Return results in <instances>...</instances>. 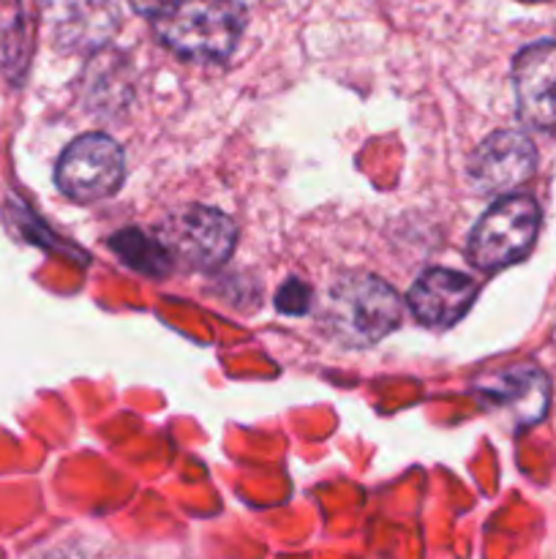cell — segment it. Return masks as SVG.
<instances>
[{"instance_id": "obj_1", "label": "cell", "mask_w": 556, "mask_h": 559, "mask_svg": "<svg viewBox=\"0 0 556 559\" xmlns=\"http://www.w3.org/2000/svg\"><path fill=\"white\" fill-rule=\"evenodd\" d=\"M243 9L238 0H180L156 20V36L189 60H223L240 41Z\"/></svg>"}, {"instance_id": "obj_2", "label": "cell", "mask_w": 556, "mask_h": 559, "mask_svg": "<svg viewBox=\"0 0 556 559\" xmlns=\"http://www.w3.org/2000/svg\"><path fill=\"white\" fill-rule=\"evenodd\" d=\"M401 320V300L374 276H347L336 284L327 306V325L347 344H374Z\"/></svg>"}, {"instance_id": "obj_3", "label": "cell", "mask_w": 556, "mask_h": 559, "mask_svg": "<svg viewBox=\"0 0 556 559\" xmlns=\"http://www.w3.org/2000/svg\"><path fill=\"white\" fill-rule=\"evenodd\" d=\"M540 227V207L532 197L512 194L496 202L469 240V257L483 271L512 265L532 249Z\"/></svg>"}, {"instance_id": "obj_4", "label": "cell", "mask_w": 556, "mask_h": 559, "mask_svg": "<svg viewBox=\"0 0 556 559\" xmlns=\"http://www.w3.org/2000/svg\"><path fill=\"white\" fill-rule=\"evenodd\" d=\"M123 151L104 134H85L71 142L58 162V186L76 202H96L123 183Z\"/></svg>"}, {"instance_id": "obj_5", "label": "cell", "mask_w": 556, "mask_h": 559, "mask_svg": "<svg viewBox=\"0 0 556 559\" xmlns=\"http://www.w3.org/2000/svg\"><path fill=\"white\" fill-rule=\"evenodd\" d=\"M41 14L55 47L65 52L104 47L120 25L118 0H41Z\"/></svg>"}, {"instance_id": "obj_6", "label": "cell", "mask_w": 556, "mask_h": 559, "mask_svg": "<svg viewBox=\"0 0 556 559\" xmlns=\"http://www.w3.org/2000/svg\"><path fill=\"white\" fill-rule=\"evenodd\" d=\"M234 224L223 213L210 207H189L174 216L161 240L169 257H178L191 267H216L229 257L234 246Z\"/></svg>"}, {"instance_id": "obj_7", "label": "cell", "mask_w": 556, "mask_h": 559, "mask_svg": "<svg viewBox=\"0 0 556 559\" xmlns=\"http://www.w3.org/2000/svg\"><path fill=\"white\" fill-rule=\"evenodd\" d=\"M537 153L532 140L521 131H496L474 151L469 173L474 186L485 194H505L518 189L534 173Z\"/></svg>"}, {"instance_id": "obj_8", "label": "cell", "mask_w": 556, "mask_h": 559, "mask_svg": "<svg viewBox=\"0 0 556 559\" xmlns=\"http://www.w3.org/2000/svg\"><path fill=\"white\" fill-rule=\"evenodd\" d=\"M518 112L534 129H556V41L521 49L512 66Z\"/></svg>"}, {"instance_id": "obj_9", "label": "cell", "mask_w": 556, "mask_h": 559, "mask_svg": "<svg viewBox=\"0 0 556 559\" xmlns=\"http://www.w3.org/2000/svg\"><path fill=\"white\" fill-rule=\"evenodd\" d=\"M478 287L469 276L456 271L423 273L409 293V309L423 325H452L472 306Z\"/></svg>"}, {"instance_id": "obj_10", "label": "cell", "mask_w": 556, "mask_h": 559, "mask_svg": "<svg viewBox=\"0 0 556 559\" xmlns=\"http://www.w3.org/2000/svg\"><path fill=\"white\" fill-rule=\"evenodd\" d=\"M478 393L488 399L496 409L516 415L521 426L543 418L545 404H548V382L537 369H529V366L499 371L488 382H480Z\"/></svg>"}, {"instance_id": "obj_11", "label": "cell", "mask_w": 556, "mask_h": 559, "mask_svg": "<svg viewBox=\"0 0 556 559\" xmlns=\"http://www.w3.org/2000/svg\"><path fill=\"white\" fill-rule=\"evenodd\" d=\"M112 249L123 257V262H129L131 267L142 273H150V276H161L169 267V251L164 249V243L158 238H147V235L129 229V233H118L112 238Z\"/></svg>"}, {"instance_id": "obj_12", "label": "cell", "mask_w": 556, "mask_h": 559, "mask_svg": "<svg viewBox=\"0 0 556 559\" xmlns=\"http://www.w3.org/2000/svg\"><path fill=\"white\" fill-rule=\"evenodd\" d=\"M25 16H22L20 0H11L5 11H0V71L11 80L25 69Z\"/></svg>"}, {"instance_id": "obj_13", "label": "cell", "mask_w": 556, "mask_h": 559, "mask_svg": "<svg viewBox=\"0 0 556 559\" xmlns=\"http://www.w3.org/2000/svg\"><path fill=\"white\" fill-rule=\"evenodd\" d=\"M311 304V289L303 282H287L278 293V309L287 311V314H300V311L309 309Z\"/></svg>"}, {"instance_id": "obj_14", "label": "cell", "mask_w": 556, "mask_h": 559, "mask_svg": "<svg viewBox=\"0 0 556 559\" xmlns=\"http://www.w3.org/2000/svg\"><path fill=\"white\" fill-rule=\"evenodd\" d=\"M131 9L136 11V14L142 16H153V20H161L164 14H169V11L174 9V5L180 3V0H129Z\"/></svg>"}, {"instance_id": "obj_15", "label": "cell", "mask_w": 556, "mask_h": 559, "mask_svg": "<svg viewBox=\"0 0 556 559\" xmlns=\"http://www.w3.org/2000/svg\"><path fill=\"white\" fill-rule=\"evenodd\" d=\"M527 3H540V0H527Z\"/></svg>"}]
</instances>
